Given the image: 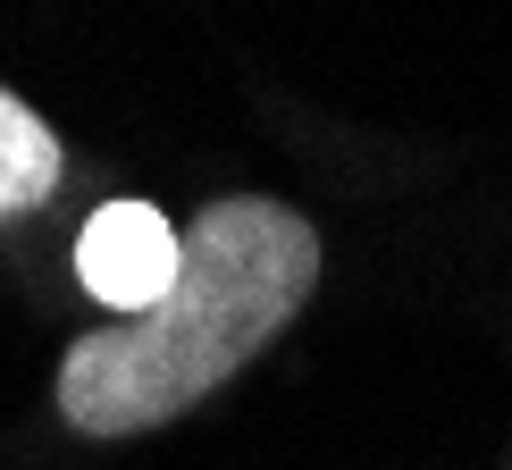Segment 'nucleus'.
Instances as JSON below:
<instances>
[{
  "label": "nucleus",
  "instance_id": "1",
  "mask_svg": "<svg viewBox=\"0 0 512 470\" xmlns=\"http://www.w3.org/2000/svg\"><path fill=\"white\" fill-rule=\"evenodd\" d=\"M319 235L303 210L269 194H227L185 227V269L152 311L76 336L59 361V412L84 437H135L194 412L210 387L311 303Z\"/></svg>",
  "mask_w": 512,
  "mask_h": 470
},
{
  "label": "nucleus",
  "instance_id": "2",
  "mask_svg": "<svg viewBox=\"0 0 512 470\" xmlns=\"http://www.w3.org/2000/svg\"><path fill=\"white\" fill-rule=\"evenodd\" d=\"M185 269V227H168L152 202H101L93 227L76 235V277L101 294L118 319L152 311Z\"/></svg>",
  "mask_w": 512,
  "mask_h": 470
},
{
  "label": "nucleus",
  "instance_id": "3",
  "mask_svg": "<svg viewBox=\"0 0 512 470\" xmlns=\"http://www.w3.org/2000/svg\"><path fill=\"white\" fill-rule=\"evenodd\" d=\"M59 168H68V160H59V135L17 93H0V227L51 202L59 194Z\"/></svg>",
  "mask_w": 512,
  "mask_h": 470
}]
</instances>
